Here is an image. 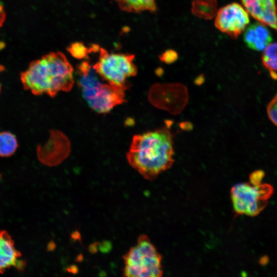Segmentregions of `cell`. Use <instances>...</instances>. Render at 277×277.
<instances>
[{
	"instance_id": "6da1fadb",
	"label": "cell",
	"mask_w": 277,
	"mask_h": 277,
	"mask_svg": "<svg viewBox=\"0 0 277 277\" xmlns=\"http://www.w3.org/2000/svg\"><path fill=\"white\" fill-rule=\"evenodd\" d=\"M173 138L167 126L135 135L127 153L128 162L144 179L154 180L174 163Z\"/></svg>"
},
{
	"instance_id": "7a4b0ae2",
	"label": "cell",
	"mask_w": 277,
	"mask_h": 277,
	"mask_svg": "<svg viewBox=\"0 0 277 277\" xmlns=\"http://www.w3.org/2000/svg\"><path fill=\"white\" fill-rule=\"evenodd\" d=\"M73 69L60 52L49 53L31 62L20 74L23 88L35 95L55 96L60 91H69L74 84Z\"/></svg>"
},
{
	"instance_id": "3957f363",
	"label": "cell",
	"mask_w": 277,
	"mask_h": 277,
	"mask_svg": "<svg viewBox=\"0 0 277 277\" xmlns=\"http://www.w3.org/2000/svg\"><path fill=\"white\" fill-rule=\"evenodd\" d=\"M76 72L83 97L96 112H109L115 106L126 102L125 92L129 85L118 86L102 83L97 73L87 61L78 65Z\"/></svg>"
},
{
	"instance_id": "277c9868",
	"label": "cell",
	"mask_w": 277,
	"mask_h": 277,
	"mask_svg": "<svg viewBox=\"0 0 277 277\" xmlns=\"http://www.w3.org/2000/svg\"><path fill=\"white\" fill-rule=\"evenodd\" d=\"M123 259L124 276H162V256L146 235L139 236L136 244L124 255Z\"/></svg>"
},
{
	"instance_id": "5b68a950",
	"label": "cell",
	"mask_w": 277,
	"mask_h": 277,
	"mask_svg": "<svg viewBox=\"0 0 277 277\" xmlns=\"http://www.w3.org/2000/svg\"><path fill=\"white\" fill-rule=\"evenodd\" d=\"M273 192V187L266 183L236 184L230 191L234 211L237 214L255 216L266 207Z\"/></svg>"
},
{
	"instance_id": "8992f818",
	"label": "cell",
	"mask_w": 277,
	"mask_h": 277,
	"mask_svg": "<svg viewBox=\"0 0 277 277\" xmlns=\"http://www.w3.org/2000/svg\"><path fill=\"white\" fill-rule=\"evenodd\" d=\"M134 55L129 54L109 53L100 48L98 61L92 66L102 80L118 86L129 85L126 80L135 76L137 68L133 61Z\"/></svg>"
},
{
	"instance_id": "52a82bcc",
	"label": "cell",
	"mask_w": 277,
	"mask_h": 277,
	"mask_svg": "<svg viewBox=\"0 0 277 277\" xmlns=\"http://www.w3.org/2000/svg\"><path fill=\"white\" fill-rule=\"evenodd\" d=\"M149 102L155 107L172 114L180 113L188 101L187 88L180 83L156 84L148 94Z\"/></svg>"
},
{
	"instance_id": "ba28073f",
	"label": "cell",
	"mask_w": 277,
	"mask_h": 277,
	"mask_svg": "<svg viewBox=\"0 0 277 277\" xmlns=\"http://www.w3.org/2000/svg\"><path fill=\"white\" fill-rule=\"evenodd\" d=\"M249 22L246 9L239 4L233 3L217 11L214 24L219 30L236 38L245 30Z\"/></svg>"
},
{
	"instance_id": "9c48e42d",
	"label": "cell",
	"mask_w": 277,
	"mask_h": 277,
	"mask_svg": "<svg viewBox=\"0 0 277 277\" xmlns=\"http://www.w3.org/2000/svg\"><path fill=\"white\" fill-rule=\"evenodd\" d=\"M70 151V143L61 132L52 130L47 143L36 148L37 159L43 165L55 166L63 162Z\"/></svg>"
},
{
	"instance_id": "30bf717a",
	"label": "cell",
	"mask_w": 277,
	"mask_h": 277,
	"mask_svg": "<svg viewBox=\"0 0 277 277\" xmlns=\"http://www.w3.org/2000/svg\"><path fill=\"white\" fill-rule=\"evenodd\" d=\"M247 11L259 22L277 31L276 0H241Z\"/></svg>"
},
{
	"instance_id": "8fae6325",
	"label": "cell",
	"mask_w": 277,
	"mask_h": 277,
	"mask_svg": "<svg viewBox=\"0 0 277 277\" xmlns=\"http://www.w3.org/2000/svg\"><path fill=\"white\" fill-rule=\"evenodd\" d=\"M21 258L11 235L4 230H0V274L12 267L19 271L24 269L26 264Z\"/></svg>"
},
{
	"instance_id": "7c38bea8",
	"label": "cell",
	"mask_w": 277,
	"mask_h": 277,
	"mask_svg": "<svg viewBox=\"0 0 277 277\" xmlns=\"http://www.w3.org/2000/svg\"><path fill=\"white\" fill-rule=\"evenodd\" d=\"M243 38L246 45L256 51H263L271 42V33L266 25L258 22L245 29Z\"/></svg>"
},
{
	"instance_id": "4fadbf2b",
	"label": "cell",
	"mask_w": 277,
	"mask_h": 277,
	"mask_svg": "<svg viewBox=\"0 0 277 277\" xmlns=\"http://www.w3.org/2000/svg\"><path fill=\"white\" fill-rule=\"evenodd\" d=\"M120 9L129 12L140 13L144 11L153 12L156 10L155 0H114Z\"/></svg>"
},
{
	"instance_id": "5bb4252c",
	"label": "cell",
	"mask_w": 277,
	"mask_h": 277,
	"mask_svg": "<svg viewBox=\"0 0 277 277\" xmlns=\"http://www.w3.org/2000/svg\"><path fill=\"white\" fill-rule=\"evenodd\" d=\"M216 0H193L192 12L197 17L204 19H211L217 12Z\"/></svg>"
},
{
	"instance_id": "9a60e30c",
	"label": "cell",
	"mask_w": 277,
	"mask_h": 277,
	"mask_svg": "<svg viewBox=\"0 0 277 277\" xmlns=\"http://www.w3.org/2000/svg\"><path fill=\"white\" fill-rule=\"evenodd\" d=\"M262 61L271 78L277 80V43H270L263 50Z\"/></svg>"
},
{
	"instance_id": "2e32d148",
	"label": "cell",
	"mask_w": 277,
	"mask_h": 277,
	"mask_svg": "<svg viewBox=\"0 0 277 277\" xmlns=\"http://www.w3.org/2000/svg\"><path fill=\"white\" fill-rule=\"evenodd\" d=\"M18 147L15 135L9 131L0 132V156L9 157L12 155Z\"/></svg>"
},
{
	"instance_id": "e0dca14e",
	"label": "cell",
	"mask_w": 277,
	"mask_h": 277,
	"mask_svg": "<svg viewBox=\"0 0 277 277\" xmlns=\"http://www.w3.org/2000/svg\"><path fill=\"white\" fill-rule=\"evenodd\" d=\"M67 50L74 57L79 60L86 57L88 54L90 52V49L87 48L81 42L71 44L67 48Z\"/></svg>"
},
{
	"instance_id": "ac0fdd59",
	"label": "cell",
	"mask_w": 277,
	"mask_h": 277,
	"mask_svg": "<svg viewBox=\"0 0 277 277\" xmlns=\"http://www.w3.org/2000/svg\"><path fill=\"white\" fill-rule=\"evenodd\" d=\"M267 113L270 121L277 126V94L268 103Z\"/></svg>"
},
{
	"instance_id": "d6986e66",
	"label": "cell",
	"mask_w": 277,
	"mask_h": 277,
	"mask_svg": "<svg viewBox=\"0 0 277 277\" xmlns=\"http://www.w3.org/2000/svg\"><path fill=\"white\" fill-rule=\"evenodd\" d=\"M159 58L161 62L167 64H170L177 60L178 54L173 50H167L160 55Z\"/></svg>"
},
{
	"instance_id": "ffe728a7",
	"label": "cell",
	"mask_w": 277,
	"mask_h": 277,
	"mask_svg": "<svg viewBox=\"0 0 277 277\" xmlns=\"http://www.w3.org/2000/svg\"><path fill=\"white\" fill-rule=\"evenodd\" d=\"M264 173L262 170H256L253 172L250 175V183L253 184H261L263 178L264 177Z\"/></svg>"
},
{
	"instance_id": "44dd1931",
	"label": "cell",
	"mask_w": 277,
	"mask_h": 277,
	"mask_svg": "<svg viewBox=\"0 0 277 277\" xmlns=\"http://www.w3.org/2000/svg\"><path fill=\"white\" fill-rule=\"evenodd\" d=\"M180 128L184 131H188L193 129V126L192 123L188 121L182 122L179 124Z\"/></svg>"
},
{
	"instance_id": "7402d4cb",
	"label": "cell",
	"mask_w": 277,
	"mask_h": 277,
	"mask_svg": "<svg viewBox=\"0 0 277 277\" xmlns=\"http://www.w3.org/2000/svg\"><path fill=\"white\" fill-rule=\"evenodd\" d=\"M6 19V13L2 5L0 4V27H2Z\"/></svg>"
},
{
	"instance_id": "603a6c76",
	"label": "cell",
	"mask_w": 277,
	"mask_h": 277,
	"mask_svg": "<svg viewBox=\"0 0 277 277\" xmlns=\"http://www.w3.org/2000/svg\"><path fill=\"white\" fill-rule=\"evenodd\" d=\"M204 82H205L204 75L202 74L196 77V78L194 80V82L196 85L200 86V85H202Z\"/></svg>"
},
{
	"instance_id": "cb8c5ba5",
	"label": "cell",
	"mask_w": 277,
	"mask_h": 277,
	"mask_svg": "<svg viewBox=\"0 0 277 277\" xmlns=\"http://www.w3.org/2000/svg\"><path fill=\"white\" fill-rule=\"evenodd\" d=\"M159 71L156 70V74L159 76H161L163 74V70L161 68L158 69Z\"/></svg>"
},
{
	"instance_id": "d4e9b609",
	"label": "cell",
	"mask_w": 277,
	"mask_h": 277,
	"mask_svg": "<svg viewBox=\"0 0 277 277\" xmlns=\"http://www.w3.org/2000/svg\"><path fill=\"white\" fill-rule=\"evenodd\" d=\"M1 88H1V84H0V94H1Z\"/></svg>"
}]
</instances>
